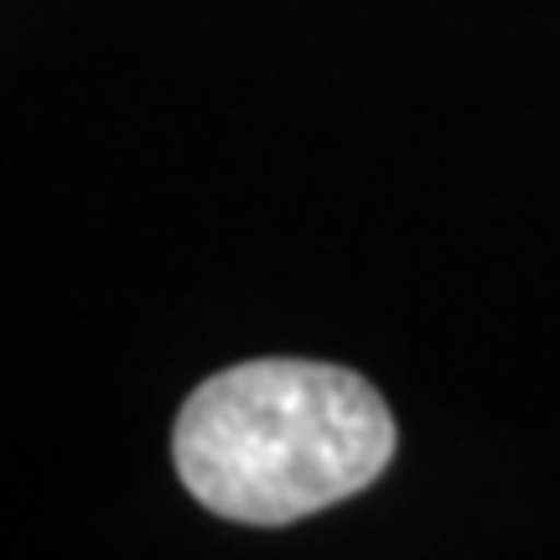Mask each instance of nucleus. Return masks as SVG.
Returning a JSON list of instances; mask_svg holds the SVG:
<instances>
[{
	"label": "nucleus",
	"mask_w": 560,
	"mask_h": 560,
	"mask_svg": "<svg viewBox=\"0 0 560 560\" xmlns=\"http://www.w3.org/2000/svg\"><path fill=\"white\" fill-rule=\"evenodd\" d=\"M172 457L208 514L270 529L363 493L395 457V416L353 369L255 359L187 395Z\"/></svg>",
	"instance_id": "obj_1"
}]
</instances>
